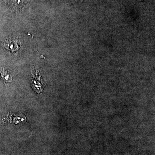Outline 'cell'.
I'll return each mask as SVG.
<instances>
[{"mask_svg": "<svg viewBox=\"0 0 155 155\" xmlns=\"http://www.w3.org/2000/svg\"><path fill=\"white\" fill-rule=\"evenodd\" d=\"M4 46L11 52H14L19 49V42L12 38L6 40L4 43Z\"/></svg>", "mask_w": 155, "mask_h": 155, "instance_id": "6da1fadb", "label": "cell"}, {"mask_svg": "<svg viewBox=\"0 0 155 155\" xmlns=\"http://www.w3.org/2000/svg\"><path fill=\"white\" fill-rule=\"evenodd\" d=\"M9 5L14 11L19 12L24 7V0H9Z\"/></svg>", "mask_w": 155, "mask_h": 155, "instance_id": "7a4b0ae2", "label": "cell"}, {"mask_svg": "<svg viewBox=\"0 0 155 155\" xmlns=\"http://www.w3.org/2000/svg\"><path fill=\"white\" fill-rule=\"evenodd\" d=\"M0 76L6 82H11L12 77L7 70L2 68H0Z\"/></svg>", "mask_w": 155, "mask_h": 155, "instance_id": "3957f363", "label": "cell"}]
</instances>
